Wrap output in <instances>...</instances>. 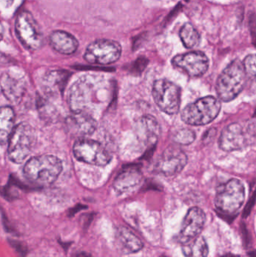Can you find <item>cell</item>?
Instances as JSON below:
<instances>
[{
	"mask_svg": "<svg viewBox=\"0 0 256 257\" xmlns=\"http://www.w3.org/2000/svg\"><path fill=\"white\" fill-rule=\"evenodd\" d=\"M205 222L206 215L202 209L198 207L191 208L183 219L178 235L179 242L184 244L198 236L203 230Z\"/></svg>",
	"mask_w": 256,
	"mask_h": 257,
	"instance_id": "13",
	"label": "cell"
},
{
	"mask_svg": "<svg viewBox=\"0 0 256 257\" xmlns=\"http://www.w3.org/2000/svg\"><path fill=\"white\" fill-rule=\"evenodd\" d=\"M243 68L247 76L255 78V55L250 54L244 59L243 62Z\"/></svg>",
	"mask_w": 256,
	"mask_h": 257,
	"instance_id": "25",
	"label": "cell"
},
{
	"mask_svg": "<svg viewBox=\"0 0 256 257\" xmlns=\"http://www.w3.org/2000/svg\"><path fill=\"white\" fill-rule=\"evenodd\" d=\"M122 47L117 41L98 39L87 46L84 58L91 64L109 65L121 57Z\"/></svg>",
	"mask_w": 256,
	"mask_h": 257,
	"instance_id": "8",
	"label": "cell"
},
{
	"mask_svg": "<svg viewBox=\"0 0 256 257\" xmlns=\"http://www.w3.org/2000/svg\"><path fill=\"white\" fill-rule=\"evenodd\" d=\"M244 199L245 188L243 183L237 178H233L218 187L215 206L221 214L232 216L238 212Z\"/></svg>",
	"mask_w": 256,
	"mask_h": 257,
	"instance_id": "5",
	"label": "cell"
},
{
	"mask_svg": "<svg viewBox=\"0 0 256 257\" xmlns=\"http://www.w3.org/2000/svg\"><path fill=\"white\" fill-rule=\"evenodd\" d=\"M15 114L10 106L0 107V145H6L15 128Z\"/></svg>",
	"mask_w": 256,
	"mask_h": 257,
	"instance_id": "21",
	"label": "cell"
},
{
	"mask_svg": "<svg viewBox=\"0 0 256 257\" xmlns=\"http://www.w3.org/2000/svg\"><path fill=\"white\" fill-rule=\"evenodd\" d=\"M34 128L23 122L15 126L8 142V157L13 163H24L29 157L36 143Z\"/></svg>",
	"mask_w": 256,
	"mask_h": 257,
	"instance_id": "4",
	"label": "cell"
},
{
	"mask_svg": "<svg viewBox=\"0 0 256 257\" xmlns=\"http://www.w3.org/2000/svg\"><path fill=\"white\" fill-rule=\"evenodd\" d=\"M153 99L163 112L173 115L178 113L180 105V90L174 83L165 79L157 80L153 86Z\"/></svg>",
	"mask_w": 256,
	"mask_h": 257,
	"instance_id": "10",
	"label": "cell"
},
{
	"mask_svg": "<svg viewBox=\"0 0 256 257\" xmlns=\"http://www.w3.org/2000/svg\"><path fill=\"white\" fill-rule=\"evenodd\" d=\"M49 44L54 51L64 55L73 54L79 47L78 39L63 30L52 32L49 36Z\"/></svg>",
	"mask_w": 256,
	"mask_h": 257,
	"instance_id": "16",
	"label": "cell"
},
{
	"mask_svg": "<svg viewBox=\"0 0 256 257\" xmlns=\"http://www.w3.org/2000/svg\"><path fill=\"white\" fill-rule=\"evenodd\" d=\"M116 246L123 254L135 253L143 248V243L132 231L120 226L116 232Z\"/></svg>",
	"mask_w": 256,
	"mask_h": 257,
	"instance_id": "18",
	"label": "cell"
},
{
	"mask_svg": "<svg viewBox=\"0 0 256 257\" xmlns=\"http://www.w3.org/2000/svg\"><path fill=\"white\" fill-rule=\"evenodd\" d=\"M136 134L143 143L153 145L160 135V126L153 116H143L137 121Z\"/></svg>",
	"mask_w": 256,
	"mask_h": 257,
	"instance_id": "17",
	"label": "cell"
},
{
	"mask_svg": "<svg viewBox=\"0 0 256 257\" xmlns=\"http://www.w3.org/2000/svg\"><path fill=\"white\" fill-rule=\"evenodd\" d=\"M15 33L23 45L30 51H37L44 45V34L32 13L23 10L15 20Z\"/></svg>",
	"mask_w": 256,
	"mask_h": 257,
	"instance_id": "7",
	"label": "cell"
},
{
	"mask_svg": "<svg viewBox=\"0 0 256 257\" xmlns=\"http://www.w3.org/2000/svg\"><path fill=\"white\" fill-rule=\"evenodd\" d=\"M15 0H0V8L9 9L14 3Z\"/></svg>",
	"mask_w": 256,
	"mask_h": 257,
	"instance_id": "28",
	"label": "cell"
},
{
	"mask_svg": "<svg viewBox=\"0 0 256 257\" xmlns=\"http://www.w3.org/2000/svg\"><path fill=\"white\" fill-rule=\"evenodd\" d=\"M91 87L85 81H77L72 85L69 94V104L73 112L85 111V108L90 102Z\"/></svg>",
	"mask_w": 256,
	"mask_h": 257,
	"instance_id": "19",
	"label": "cell"
},
{
	"mask_svg": "<svg viewBox=\"0 0 256 257\" xmlns=\"http://www.w3.org/2000/svg\"><path fill=\"white\" fill-rule=\"evenodd\" d=\"M180 37L183 45L188 49H192L199 45L201 36L198 30L191 23H186L180 30Z\"/></svg>",
	"mask_w": 256,
	"mask_h": 257,
	"instance_id": "23",
	"label": "cell"
},
{
	"mask_svg": "<svg viewBox=\"0 0 256 257\" xmlns=\"http://www.w3.org/2000/svg\"><path fill=\"white\" fill-rule=\"evenodd\" d=\"M73 154L79 161L94 166H105L111 160V154L102 144L85 138L75 142Z\"/></svg>",
	"mask_w": 256,
	"mask_h": 257,
	"instance_id": "9",
	"label": "cell"
},
{
	"mask_svg": "<svg viewBox=\"0 0 256 257\" xmlns=\"http://www.w3.org/2000/svg\"><path fill=\"white\" fill-rule=\"evenodd\" d=\"M63 170L61 160L54 155H41L32 157L24 167V176L37 185L52 184Z\"/></svg>",
	"mask_w": 256,
	"mask_h": 257,
	"instance_id": "1",
	"label": "cell"
},
{
	"mask_svg": "<svg viewBox=\"0 0 256 257\" xmlns=\"http://www.w3.org/2000/svg\"><path fill=\"white\" fill-rule=\"evenodd\" d=\"M255 140V122L233 123L222 130L219 143L222 151L232 152L253 145Z\"/></svg>",
	"mask_w": 256,
	"mask_h": 257,
	"instance_id": "3",
	"label": "cell"
},
{
	"mask_svg": "<svg viewBox=\"0 0 256 257\" xmlns=\"http://www.w3.org/2000/svg\"><path fill=\"white\" fill-rule=\"evenodd\" d=\"M182 250L185 257H207L209 248L205 238L197 236L184 243Z\"/></svg>",
	"mask_w": 256,
	"mask_h": 257,
	"instance_id": "22",
	"label": "cell"
},
{
	"mask_svg": "<svg viewBox=\"0 0 256 257\" xmlns=\"http://www.w3.org/2000/svg\"><path fill=\"white\" fill-rule=\"evenodd\" d=\"M84 208V206L81 207V205H78V206L75 207V208H72L69 211V214H68V216L69 217H73L76 213H78V211H81V208Z\"/></svg>",
	"mask_w": 256,
	"mask_h": 257,
	"instance_id": "29",
	"label": "cell"
},
{
	"mask_svg": "<svg viewBox=\"0 0 256 257\" xmlns=\"http://www.w3.org/2000/svg\"><path fill=\"white\" fill-rule=\"evenodd\" d=\"M67 128L74 136L84 137L96 130V122L86 111L73 112L66 120Z\"/></svg>",
	"mask_w": 256,
	"mask_h": 257,
	"instance_id": "14",
	"label": "cell"
},
{
	"mask_svg": "<svg viewBox=\"0 0 256 257\" xmlns=\"http://www.w3.org/2000/svg\"><path fill=\"white\" fill-rule=\"evenodd\" d=\"M195 133L189 128H182L177 132L174 136V142L179 145H189L195 141Z\"/></svg>",
	"mask_w": 256,
	"mask_h": 257,
	"instance_id": "24",
	"label": "cell"
},
{
	"mask_svg": "<svg viewBox=\"0 0 256 257\" xmlns=\"http://www.w3.org/2000/svg\"><path fill=\"white\" fill-rule=\"evenodd\" d=\"M220 109L219 99L214 96H205L185 107L181 118L191 126H204L216 118Z\"/></svg>",
	"mask_w": 256,
	"mask_h": 257,
	"instance_id": "6",
	"label": "cell"
},
{
	"mask_svg": "<svg viewBox=\"0 0 256 257\" xmlns=\"http://www.w3.org/2000/svg\"><path fill=\"white\" fill-rule=\"evenodd\" d=\"M142 175L137 169H129L122 172L116 178L114 188L117 194L129 193L141 184Z\"/></svg>",
	"mask_w": 256,
	"mask_h": 257,
	"instance_id": "20",
	"label": "cell"
},
{
	"mask_svg": "<svg viewBox=\"0 0 256 257\" xmlns=\"http://www.w3.org/2000/svg\"><path fill=\"white\" fill-rule=\"evenodd\" d=\"M73 257H93L90 253H87V252H79V253H76Z\"/></svg>",
	"mask_w": 256,
	"mask_h": 257,
	"instance_id": "30",
	"label": "cell"
},
{
	"mask_svg": "<svg viewBox=\"0 0 256 257\" xmlns=\"http://www.w3.org/2000/svg\"><path fill=\"white\" fill-rule=\"evenodd\" d=\"M3 35H4V28H3V24L0 22V41L3 39Z\"/></svg>",
	"mask_w": 256,
	"mask_h": 257,
	"instance_id": "31",
	"label": "cell"
},
{
	"mask_svg": "<svg viewBox=\"0 0 256 257\" xmlns=\"http://www.w3.org/2000/svg\"><path fill=\"white\" fill-rule=\"evenodd\" d=\"M174 67L184 71L190 77H201L208 70L209 60L204 53L190 51L175 56L171 61Z\"/></svg>",
	"mask_w": 256,
	"mask_h": 257,
	"instance_id": "12",
	"label": "cell"
},
{
	"mask_svg": "<svg viewBox=\"0 0 256 257\" xmlns=\"http://www.w3.org/2000/svg\"><path fill=\"white\" fill-rule=\"evenodd\" d=\"M187 161V156L183 150L177 147H169L158 158L155 170L165 176H174L184 169Z\"/></svg>",
	"mask_w": 256,
	"mask_h": 257,
	"instance_id": "11",
	"label": "cell"
},
{
	"mask_svg": "<svg viewBox=\"0 0 256 257\" xmlns=\"http://www.w3.org/2000/svg\"><path fill=\"white\" fill-rule=\"evenodd\" d=\"M9 243L15 249V251L18 253L20 257H26L28 253V248L27 245L21 241L17 240L9 239Z\"/></svg>",
	"mask_w": 256,
	"mask_h": 257,
	"instance_id": "26",
	"label": "cell"
},
{
	"mask_svg": "<svg viewBox=\"0 0 256 257\" xmlns=\"http://www.w3.org/2000/svg\"><path fill=\"white\" fill-rule=\"evenodd\" d=\"M3 226H4L5 229H6V232H14L15 230H14L13 227H12V225L9 223V220L6 217H3Z\"/></svg>",
	"mask_w": 256,
	"mask_h": 257,
	"instance_id": "27",
	"label": "cell"
},
{
	"mask_svg": "<svg viewBox=\"0 0 256 257\" xmlns=\"http://www.w3.org/2000/svg\"><path fill=\"white\" fill-rule=\"evenodd\" d=\"M0 88L9 102L18 104L25 93L26 86L24 81L4 72L0 75Z\"/></svg>",
	"mask_w": 256,
	"mask_h": 257,
	"instance_id": "15",
	"label": "cell"
},
{
	"mask_svg": "<svg viewBox=\"0 0 256 257\" xmlns=\"http://www.w3.org/2000/svg\"><path fill=\"white\" fill-rule=\"evenodd\" d=\"M246 78L243 63L238 59L231 62L216 81V90L219 99L225 102L235 99L244 88Z\"/></svg>",
	"mask_w": 256,
	"mask_h": 257,
	"instance_id": "2",
	"label": "cell"
}]
</instances>
